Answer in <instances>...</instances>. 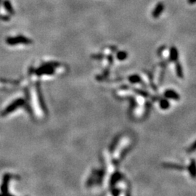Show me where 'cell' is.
<instances>
[{"label": "cell", "instance_id": "obj_1", "mask_svg": "<svg viewBox=\"0 0 196 196\" xmlns=\"http://www.w3.org/2000/svg\"><path fill=\"white\" fill-rule=\"evenodd\" d=\"M65 66H61L59 63H55V62H46L41 65L36 71V76H42L55 75L59 73H62L66 70Z\"/></svg>", "mask_w": 196, "mask_h": 196}, {"label": "cell", "instance_id": "obj_2", "mask_svg": "<svg viewBox=\"0 0 196 196\" xmlns=\"http://www.w3.org/2000/svg\"><path fill=\"white\" fill-rule=\"evenodd\" d=\"M7 42L10 45L18 44H30L32 43V41L30 39L25 37L23 36H18L16 37H10L7 39Z\"/></svg>", "mask_w": 196, "mask_h": 196}, {"label": "cell", "instance_id": "obj_3", "mask_svg": "<svg viewBox=\"0 0 196 196\" xmlns=\"http://www.w3.org/2000/svg\"><path fill=\"white\" fill-rule=\"evenodd\" d=\"M164 97L167 99L173 100H180V96L177 92L173 89H167L164 92Z\"/></svg>", "mask_w": 196, "mask_h": 196}, {"label": "cell", "instance_id": "obj_4", "mask_svg": "<svg viewBox=\"0 0 196 196\" xmlns=\"http://www.w3.org/2000/svg\"><path fill=\"white\" fill-rule=\"evenodd\" d=\"M164 5L162 2H159L157 4L156 7L155 8L154 10L152 12V15L154 18H158L160 15V14L163 12V10H164Z\"/></svg>", "mask_w": 196, "mask_h": 196}, {"label": "cell", "instance_id": "obj_5", "mask_svg": "<svg viewBox=\"0 0 196 196\" xmlns=\"http://www.w3.org/2000/svg\"><path fill=\"white\" fill-rule=\"evenodd\" d=\"M179 58V53L175 46H171L169 51V59L171 62H177Z\"/></svg>", "mask_w": 196, "mask_h": 196}, {"label": "cell", "instance_id": "obj_6", "mask_svg": "<svg viewBox=\"0 0 196 196\" xmlns=\"http://www.w3.org/2000/svg\"><path fill=\"white\" fill-rule=\"evenodd\" d=\"M188 171L192 178H196V161L195 159H191L188 166Z\"/></svg>", "mask_w": 196, "mask_h": 196}, {"label": "cell", "instance_id": "obj_7", "mask_svg": "<svg viewBox=\"0 0 196 196\" xmlns=\"http://www.w3.org/2000/svg\"><path fill=\"white\" fill-rule=\"evenodd\" d=\"M165 168H167V169H175V170H184L185 168L184 166H182L180 164H177V163H165L163 165Z\"/></svg>", "mask_w": 196, "mask_h": 196}, {"label": "cell", "instance_id": "obj_8", "mask_svg": "<svg viewBox=\"0 0 196 196\" xmlns=\"http://www.w3.org/2000/svg\"><path fill=\"white\" fill-rule=\"evenodd\" d=\"M176 73H177V76L180 79H182L184 77V73H183V69L182 66H181L180 63L177 62V64H176Z\"/></svg>", "mask_w": 196, "mask_h": 196}, {"label": "cell", "instance_id": "obj_9", "mask_svg": "<svg viewBox=\"0 0 196 196\" xmlns=\"http://www.w3.org/2000/svg\"><path fill=\"white\" fill-rule=\"evenodd\" d=\"M4 6H5V9L7 10V11H8L10 14L15 13L13 8H12V5H11L10 2L9 0H5V2H4Z\"/></svg>", "mask_w": 196, "mask_h": 196}, {"label": "cell", "instance_id": "obj_10", "mask_svg": "<svg viewBox=\"0 0 196 196\" xmlns=\"http://www.w3.org/2000/svg\"><path fill=\"white\" fill-rule=\"evenodd\" d=\"M159 105H160V108L162 110H167L170 107V103H169V102L166 99L160 100Z\"/></svg>", "mask_w": 196, "mask_h": 196}, {"label": "cell", "instance_id": "obj_11", "mask_svg": "<svg viewBox=\"0 0 196 196\" xmlns=\"http://www.w3.org/2000/svg\"><path fill=\"white\" fill-rule=\"evenodd\" d=\"M195 151H196V140L189 147L188 149L187 150V152L189 153H193Z\"/></svg>", "mask_w": 196, "mask_h": 196}, {"label": "cell", "instance_id": "obj_12", "mask_svg": "<svg viewBox=\"0 0 196 196\" xmlns=\"http://www.w3.org/2000/svg\"><path fill=\"white\" fill-rule=\"evenodd\" d=\"M187 2L190 5H193V4L196 3V0H187Z\"/></svg>", "mask_w": 196, "mask_h": 196}]
</instances>
